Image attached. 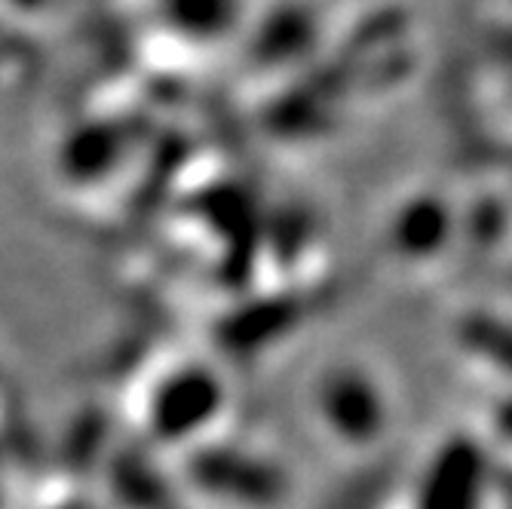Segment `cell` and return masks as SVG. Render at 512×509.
<instances>
[{
    "instance_id": "6da1fadb",
    "label": "cell",
    "mask_w": 512,
    "mask_h": 509,
    "mask_svg": "<svg viewBox=\"0 0 512 509\" xmlns=\"http://www.w3.org/2000/svg\"><path fill=\"white\" fill-rule=\"evenodd\" d=\"M7 4H16V10H34L43 4V0H7Z\"/></svg>"
}]
</instances>
